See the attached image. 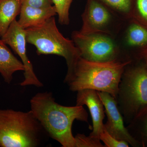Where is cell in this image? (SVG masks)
<instances>
[{"instance_id": "1", "label": "cell", "mask_w": 147, "mask_h": 147, "mask_svg": "<svg viewBox=\"0 0 147 147\" xmlns=\"http://www.w3.org/2000/svg\"><path fill=\"white\" fill-rule=\"evenodd\" d=\"M31 110L50 137L63 147H76L72 132L75 120L88 122L83 106H65L55 101L50 92H39L30 100Z\"/></svg>"}, {"instance_id": "2", "label": "cell", "mask_w": 147, "mask_h": 147, "mask_svg": "<svg viewBox=\"0 0 147 147\" xmlns=\"http://www.w3.org/2000/svg\"><path fill=\"white\" fill-rule=\"evenodd\" d=\"M132 61L115 60L96 62L79 58L72 77L67 83L71 91L95 90L117 98L125 67Z\"/></svg>"}, {"instance_id": "3", "label": "cell", "mask_w": 147, "mask_h": 147, "mask_svg": "<svg viewBox=\"0 0 147 147\" xmlns=\"http://www.w3.org/2000/svg\"><path fill=\"white\" fill-rule=\"evenodd\" d=\"M116 100L128 125L147 110V69L141 60L125 67Z\"/></svg>"}, {"instance_id": "4", "label": "cell", "mask_w": 147, "mask_h": 147, "mask_svg": "<svg viewBox=\"0 0 147 147\" xmlns=\"http://www.w3.org/2000/svg\"><path fill=\"white\" fill-rule=\"evenodd\" d=\"M46 135L31 110H0V147H38Z\"/></svg>"}, {"instance_id": "5", "label": "cell", "mask_w": 147, "mask_h": 147, "mask_svg": "<svg viewBox=\"0 0 147 147\" xmlns=\"http://www.w3.org/2000/svg\"><path fill=\"white\" fill-rule=\"evenodd\" d=\"M26 31L27 42L36 47L38 55H57L64 58L67 66L64 82L67 84L81 55L73 40L66 38L58 30L55 17Z\"/></svg>"}, {"instance_id": "6", "label": "cell", "mask_w": 147, "mask_h": 147, "mask_svg": "<svg viewBox=\"0 0 147 147\" xmlns=\"http://www.w3.org/2000/svg\"><path fill=\"white\" fill-rule=\"evenodd\" d=\"M71 38L81 57L86 60L96 62L123 61L115 37L102 33L86 34L74 31Z\"/></svg>"}, {"instance_id": "7", "label": "cell", "mask_w": 147, "mask_h": 147, "mask_svg": "<svg viewBox=\"0 0 147 147\" xmlns=\"http://www.w3.org/2000/svg\"><path fill=\"white\" fill-rule=\"evenodd\" d=\"M80 31L89 34L102 33L116 36L124 20L97 0H88L82 15Z\"/></svg>"}, {"instance_id": "8", "label": "cell", "mask_w": 147, "mask_h": 147, "mask_svg": "<svg viewBox=\"0 0 147 147\" xmlns=\"http://www.w3.org/2000/svg\"><path fill=\"white\" fill-rule=\"evenodd\" d=\"M115 37L122 60L125 61L136 60V50L138 53L137 60H139L147 50V28L134 18L124 21Z\"/></svg>"}, {"instance_id": "9", "label": "cell", "mask_w": 147, "mask_h": 147, "mask_svg": "<svg viewBox=\"0 0 147 147\" xmlns=\"http://www.w3.org/2000/svg\"><path fill=\"white\" fill-rule=\"evenodd\" d=\"M1 38L19 56L24 65L25 79L20 84V86H34L39 88L43 87V84L35 74L33 67L27 55L26 29L22 28L18 21L15 20Z\"/></svg>"}, {"instance_id": "10", "label": "cell", "mask_w": 147, "mask_h": 147, "mask_svg": "<svg viewBox=\"0 0 147 147\" xmlns=\"http://www.w3.org/2000/svg\"><path fill=\"white\" fill-rule=\"evenodd\" d=\"M97 92L104 105L107 117V122L104 124L105 129L116 139L125 141L131 146L142 147L141 144L131 137L125 126L123 117L115 98L106 92Z\"/></svg>"}, {"instance_id": "11", "label": "cell", "mask_w": 147, "mask_h": 147, "mask_svg": "<svg viewBox=\"0 0 147 147\" xmlns=\"http://www.w3.org/2000/svg\"><path fill=\"white\" fill-rule=\"evenodd\" d=\"M76 105H86L89 110L93 123V131L90 137L100 142L99 135L104 128L103 119L105 117L104 106L98 94L97 91L84 89L77 91Z\"/></svg>"}, {"instance_id": "12", "label": "cell", "mask_w": 147, "mask_h": 147, "mask_svg": "<svg viewBox=\"0 0 147 147\" xmlns=\"http://www.w3.org/2000/svg\"><path fill=\"white\" fill-rule=\"evenodd\" d=\"M18 22L24 29L36 26L57 15L54 5L47 7H36L22 5Z\"/></svg>"}, {"instance_id": "13", "label": "cell", "mask_w": 147, "mask_h": 147, "mask_svg": "<svg viewBox=\"0 0 147 147\" xmlns=\"http://www.w3.org/2000/svg\"><path fill=\"white\" fill-rule=\"evenodd\" d=\"M22 62L18 60L0 39V74L5 82L10 84L13 79V74L17 71H24Z\"/></svg>"}, {"instance_id": "14", "label": "cell", "mask_w": 147, "mask_h": 147, "mask_svg": "<svg viewBox=\"0 0 147 147\" xmlns=\"http://www.w3.org/2000/svg\"><path fill=\"white\" fill-rule=\"evenodd\" d=\"M21 0H0V38L5 34L19 14Z\"/></svg>"}, {"instance_id": "15", "label": "cell", "mask_w": 147, "mask_h": 147, "mask_svg": "<svg viewBox=\"0 0 147 147\" xmlns=\"http://www.w3.org/2000/svg\"><path fill=\"white\" fill-rule=\"evenodd\" d=\"M123 20L133 18L134 0H97Z\"/></svg>"}, {"instance_id": "16", "label": "cell", "mask_w": 147, "mask_h": 147, "mask_svg": "<svg viewBox=\"0 0 147 147\" xmlns=\"http://www.w3.org/2000/svg\"><path fill=\"white\" fill-rule=\"evenodd\" d=\"M131 137L147 147V110L126 127Z\"/></svg>"}, {"instance_id": "17", "label": "cell", "mask_w": 147, "mask_h": 147, "mask_svg": "<svg viewBox=\"0 0 147 147\" xmlns=\"http://www.w3.org/2000/svg\"><path fill=\"white\" fill-rule=\"evenodd\" d=\"M58 15V21L61 25L69 24V10L73 0H52Z\"/></svg>"}, {"instance_id": "18", "label": "cell", "mask_w": 147, "mask_h": 147, "mask_svg": "<svg viewBox=\"0 0 147 147\" xmlns=\"http://www.w3.org/2000/svg\"><path fill=\"white\" fill-rule=\"evenodd\" d=\"M133 18L147 28V0H135Z\"/></svg>"}, {"instance_id": "19", "label": "cell", "mask_w": 147, "mask_h": 147, "mask_svg": "<svg viewBox=\"0 0 147 147\" xmlns=\"http://www.w3.org/2000/svg\"><path fill=\"white\" fill-rule=\"evenodd\" d=\"M100 140L105 144V147H128L129 144L124 141H120L113 137L105 129V127L99 135Z\"/></svg>"}, {"instance_id": "20", "label": "cell", "mask_w": 147, "mask_h": 147, "mask_svg": "<svg viewBox=\"0 0 147 147\" xmlns=\"http://www.w3.org/2000/svg\"><path fill=\"white\" fill-rule=\"evenodd\" d=\"M76 147H105L100 142H97L90 136L78 134L75 137Z\"/></svg>"}, {"instance_id": "21", "label": "cell", "mask_w": 147, "mask_h": 147, "mask_svg": "<svg viewBox=\"0 0 147 147\" xmlns=\"http://www.w3.org/2000/svg\"><path fill=\"white\" fill-rule=\"evenodd\" d=\"M22 5L36 7H47L53 4L52 0H21Z\"/></svg>"}, {"instance_id": "22", "label": "cell", "mask_w": 147, "mask_h": 147, "mask_svg": "<svg viewBox=\"0 0 147 147\" xmlns=\"http://www.w3.org/2000/svg\"><path fill=\"white\" fill-rule=\"evenodd\" d=\"M139 60L142 61L144 63L147 69V50H145L142 54Z\"/></svg>"}, {"instance_id": "23", "label": "cell", "mask_w": 147, "mask_h": 147, "mask_svg": "<svg viewBox=\"0 0 147 147\" xmlns=\"http://www.w3.org/2000/svg\"></svg>"}]
</instances>
